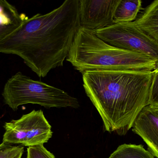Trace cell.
Instances as JSON below:
<instances>
[{"label":"cell","mask_w":158,"mask_h":158,"mask_svg":"<svg viewBox=\"0 0 158 158\" xmlns=\"http://www.w3.org/2000/svg\"><path fill=\"white\" fill-rule=\"evenodd\" d=\"M149 106H158V67L153 71V77L150 88Z\"/></svg>","instance_id":"cell-15"},{"label":"cell","mask_w":158,"mask_h":158,"mask_svg":"<svg viewBox=\"0 0 158 158\" xmlns=\"http://www.w3.org/2000/svg\"><path fill=\"white\" fill-rule=\"evenodd\" d=\"M79 0H66L47 14L26 17L21 25L0 41V53L14 54L40 78L63 66L81 28Z\"/></svg>","instance_id":"cell-1"},{"label":"cell","mask_w":158,"mask_h":158,"mask_svg":"<svg viewBox=\"0 0 158 158\" xmlns=\"http://www.w3.org/2000/svg\"><path fill=\"white\" fill-rule=\"evenodd\" d=\"M85 94L109 133L124 135L149 105L153 71L92 70L82 73Z\"/></svg>","instance_id":"cell-2"},{"label":"cell","mask_w":158,"mask_h":158,"mask_svg":"<svg viewBox=\"0 0 158 158\" xmlns=\"http://www.w3.org/2000/svg\"><path fill=\"white\" fill-rule=\"evenodd\" d=\"M2 142L22 146L44 145L52 136V126L41 110H32L17 120H12L4 125Z\"/></svg>","instance_id":"cell-5"},{"label":"cell","mask_w":158,"mask_h":158,"mask_svg":"<svg viewBox=\"0 0 158 158\" xmlns=\"http://www.w3.org/2000/svg\"></svg>","instance_id":"cell-18"},{"label":"cell","mask_w":158,"mask_h":158,"mask_svg":"<svg viewBox=\"0 0 158 158\" xmlns=\"http://www.w3.org/2000/svg\"><path fill=\"white\" fill-rule=\"evenodd\" d=\"M24 150L22 146H12L2 142L0 144V158H14Z\"/></svg>","instance_id":"cell-13"},{"label":"cell","mask_w":158,"mask_h":158,"mask_svg":"<svg viewBox=\"0 0 158 158\" xmlns=\"http://www.w3.org/2000/svg\"><path fill=\"white\" fill-rule=\"evenodd\" d=\"M23 153H24V152H21V153H19V154H18L14 158H22Z\"/></svg>","instance_id":"cell-16"},{"label":"cell","mask_w":158,"mask_h":158,"mask_svg":"<svg viewBox=\"0 0 158 158\" xmlns=\"http://www.w3.org/2000/svg\"><path fill=\"white\" fill-rule=\"evenodd\" d=\"M94 32L110 45L143 54L158 64V41L138 29L132 22L114 23Z\"/></svg>","instance_id":"cell-6"},{"label":"cell","mask_w":158,"mask_h":158,"mask_svg":"<svg viewBox=\"0 0 158 158\" xmlns=\"http://www.w3.org/2000/svg\"><path fill=\"white\" fill-rule=\"evenodd\" d=\"M66 60L81 73L92 70L154 71L157 62L143 54L110 45L94 31L81 28Z\"/></svg>","instance_id":"cell-3"},{"label":"cell","mask_w":158,"mask_h":158,"mask_svg":"<svg viewBox=\"0 0 158 158\" xmlns=\"http://www.w3.org/2000/svg\"><path fill=\"white\" fill-rule=\"evenodd\" d=\"M119 2L120 0H79L81 27L95 31L114 24L113 17Z\"/></svg>","instance_id":"cell-7"},{"label":"cell","mask_w":158,"mask_h":158,"mask_svg":"<svg viewBox=\"0 0 158 158\" xmlns=\"http://www.w3.org/2000/svg\"><path fill=\"white\" fill-rule=\"evenodd\" d=\"M132 130L145 142L148 151L158 158V115L150 106L145 107L141 111Z\"/></svg>","instance_id":"cell-8"},{"label":"cell","mask_w":158,"mask_h":158,"mask_svg":"<svg viewBox=\"0 0 158 158\" xmlns=\"http://www.w3.org/2000/svg\"><path fill=\"white\" fill-rule=\"evenodd\" d=\"M132 22L138 29L158 41V0L148 6Z\"/></svg>","instance_id":"cell-10"},{"label":"cell","mask_w":158,"mask_h":158,"mask_svg":"<svg viewBox=\"0 0 158 158\" xmlns=\"http://www.w3.org/2000/svg\"><path fill=\"white\" fill-rule=\"evenodd\" d=\"M151 107L152 108L153 110H154V111H155V112H156L158 115V107Z\"/></svg>","instance_id":"cell-17"},{"label":"cell","mask_w":158,"mask_h":158,"mask_svg":"<svg viewBox=\"0 0 158 158\" xmlns=\"http://www.w3.org/2000/svg\"><path fill=\"white\" fill-rule=\"evenodd\" d=\"M142 6L141 0H120L113 17L114 22L123 23L135 21Z\"/></svg>","instance_id":"cell-11"},{"label":"cell","mask_w":158,"mask_h":158,"mask_svg":"<svg viewBox=\"0 0 158 158\" xmlns=\"http://www.w3.org/2000/svg\"><path fill=\"white\" fill-rule=\"evenodd\" d=\"M3 101L14 111L19 106L37 104L45 108L80 107L78 100L61 89L18 72L8 79L2 93Z\"/></svg>","instance_id":"cell-4"},{"label":"cell","mask_w":158,"mask_h":158,"mask_svg":"<svg viewBox=\"0 0 158 158\" xmlns=\"http://www.w3.org/2000/svg\"><path fill=\"white\" fill-rule=\"evenodd\" d=\"M27 158H55V157L44 145H39L28 147Z\"/></svg>","instance_id":"cell-14"},{"label":"cell","mask_w":158,"mask_h":158,"mask_svg":"<svg viewBox=\"0 0 158 158\" xmlns=\"http://www.w3.org/2000/svg\"><path fill=\"white\" fill-rule=\"evenodd\" d=\"M26 17L15 6L0 0V41L17 28Z\"/></svg>","instance_id":"cell-9"},{"label":"cell","mask_w":158,"mask_h":158,"mask_svg":"<svg viewBox=\"0 0 158 158\" xmlns=\"http://www.w3.org/2000/svg\"><path fill=\"white\" fill-rule=\"evenodd\" d=\"M109 158H155L142 145H121L110 155Z\"/></svg>","instance_id":"cell-12"}]
</instances>
